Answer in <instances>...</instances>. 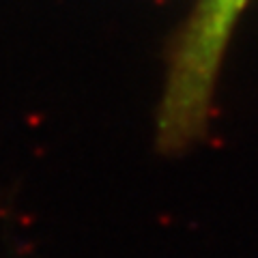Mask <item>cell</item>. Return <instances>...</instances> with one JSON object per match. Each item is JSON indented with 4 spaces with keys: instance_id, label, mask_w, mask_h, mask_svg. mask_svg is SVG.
<instances>
[{
    "instance_id": "obj_1",
    "label": "cell",
    "mask_w": 258,
    "mask_h": 258,
    "mask_svg": "<svg viewBox=\"0 0 258 258\" xmlns=\"http://www.w3.org/2000/svg\"><path fill=\"white\" fill-rule=\"evenodd\" d=\"M249 0H196L168 50L155 116V142L179 155L209 134L217 78L232 32Z\"/></svg>"
}]
</instances>
